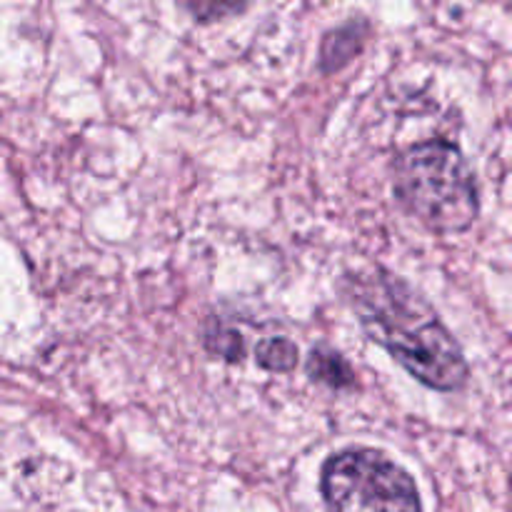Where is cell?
<instances>
[{"label":"cell","mask_w":512,"mask_h":512,"mask_svg":"<svg viewBox=\"0 0 512 512\" xmlns=\"http://www.w3.org/2000/svg\"><path fill=\"white\" fill-rule=\"evenodd\" d=\"M348 300L365 335L388 350L415 380L440 393L468 383V360L433 305L403 278L373 268L345 280Z\"/></svg>","instance_id":"obj_1"},{"label":"cell","mask_w":512,"mask_h":512,"mask_svg":"<svg viewBox=\"0 0 512 512\" xmlns=\"http://www.w3.org/2000/svg\"><path fill=\"white\" fill-rule=\"evenodd\" d=\"M393 190L400 205L435 233H463L478 220L475 175L448 140H423L403 150L393 163Z\"/></svg>","instance_id":"obj_2"},{"label":"cell","mask_w":512,"mask_h":512,"mask_svg":"<svg viewBox=\"0 0 512 512\" xmlns=\"http://www.w3.org/2000/svg\"><path fill=\"white\" fill-rule=\"evenodd\" d=\"M320 490L333 512H423L408 470L373 448H348L323 465Z\"/></svg>","instance_id":"obj_3"},{"label":"cell","mask_w":512,"mask_h":512,"mask_svg":"<svg viewBox=\"0 0 512 512\" xmlns=\"http://www.w3.org/2000/svg\"><path fill=\"white\" fill-rule=\"evenodd\" d=\"M363 43H365L363 23H348L343 25V28L325 35L323 50H320V65H323L325 73H333V70L343 68L348 60H353V55H358V50L363 48Z\"/></svg>","instance_id":"obj_4"},{"label":"cell","mask_w":512,"mask_h":512,"mask_svg":"<svg viewBox=\"0 0 512 512\" xmlns=\"http://www.w3.org/2000/svg\"><path fill=\"white\" fill-rule=\"evenodd\" d=\"M305 370H308V375L315 383H323L333 390L353 388L355 383L353 368L345 363L343 355H340L338 350L325 348V345H318V348L308 355Z\"/></svg>","instance_id":"obj_5"},{"label":"cell","mask_w":512,"mask_h":512,"mask_svg":"<svg viewBox=\"0 0 512 512\" xmlns=\"http://www.w3.org/2000/svg\"><path fill=\"white\" fill-rule=\"evenodd\" d=\"M255 360L268 373H290L298 363V348L288 338H268L255 345Z\"/></svg>","instance_id":"obj_6"},{"label":"cell","mask_w":512,"mask_h":512,"mask_svg":"<svg viewBox=\"0 0 512 512\" xmlns=\"http://www.w3.org/2000/svg\"><path fill=\"white\" fill-rule=\"evenodd\" d=\"M205 350L213 353L215 358H223L228 363H240L245 358V343L243 335L233 328H225L218 320H210L205 328Z\"/></svg>","instance_id":"obj_7"},{"label":"cell","mask_w":512,"mask_h":512,"mask_svg":"<svg viewBox=\"0 0 512 512\" xmlns=\"http://www.w3.org/2000/svg\"><path fill=\"white\" fill-rule=\"evenodd\" d=\"M245 5H240V8H235V5H188V10L193 15H198V20H208V15H218V13H238V10H243Z\"/></svg>","instance_id":"obj_8"}]
</instances>
